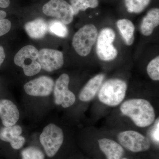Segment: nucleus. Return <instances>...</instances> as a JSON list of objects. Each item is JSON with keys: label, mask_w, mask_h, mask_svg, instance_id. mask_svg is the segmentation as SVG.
I'll return each mask as SVG.
<instances>
[{"label": "nucleus", "mask_w": 159, "mask_h": 159, "mask_svg": "<svg viewBox=\"0 0 159 159\" xmlns=\"http://www.w3.org/2000/svg\"><path fill=\"white\" fill-rule=\"evenodd\" d=\"M123 115L132 119L140 127H145L153 123L155 118L154 109L145 99H134L126 100L120 107Z\"/></svg>", "instance_id": "obj_1"}, {"label": "nucleus", "mask_w": 159, "mask_h": 159, "mask_svg": "<svg viewBox=\"0 0 159 159\" xmlns=\"http://www.w3.org/2000/svg\"><path fill=\"white\" fill-rule=\"evenodd\" d=\"M64 139L62 129L53 123H49L44 127L39 138L45 153L49 158L56 155L62 146Z\"/></svg>", "instance_id": "obj_2"}, {"label": "nucleus", "mask_w": 159, "mask_h": 159, "mask_svg": "<svg viewBox=\"0 0 159 159\" xmlns=\"http://www.w3.org/2000/svg\"><path fill=\"white\" fill-rule=\"evenodd\" d=\"M127 89L126 83L121 79H112L106 81L99 89L98 97L102 103L116 106L125 98Z\"/></svg>", "instance_id": "obj_3"}, {"label": "nucleus", "mask_w": 159, "mask_h": 159, "mask_svg": "<svg viewBox=\"0 0 159 159\" xmlns=\"http://www.w3.org/2000/svg\"><path fill=\"white\" fill-rule=\"evenodd\" d=\"M98 31L92 24L85 25L74 34L72 45L76 52L82 57L90 54L98 37Z\"/></svg>", "instance_id": "obj_4"}, {"label": "nucleus", "mask_w": 159, "mask_h": 159, "mask_svg": "<svg viewBox=\"0 0 159 159\" xmlns=\"http://www.w3.org/2000/svg\"><path fill=\"white\" fill-rule=\"evenodd\" d=\"M38 55V50L34 46H25L15 56V64L23 69L26 76L32 77L39 74L42 69L37 61Z\"/></svg>", "instance_id": "obj_5"}, {"label": "nucleus", "mask_w": 159, "mask_h": 159, "mask_svg": "<svg viewBox=\"0 0 159 159\" xmlns=\"http://www.w3.org/2000/svg\"><path fill=\"white\" fill-rule=\"evenodd\" d=\"M115 39L116 34L110 28H105L100 31L96 46V52L99 59L103 61H111L117 57L118 51L113 44Z\"/></svg>", "instance_id": "obj_6"}, {"label": "nucleus", "mask_w": 159, "mask_h": 159, "mask_svg": "<svg viewBox=\"0 0 159 159\" xmlns=\"http://www.w3.org/2000/svg\"><path fill=\"white\" fill-rule=\"evenodd\" d=\"M44 14L55 17L64 25L70 24L74 13L71 5L65 0H50L43 7Z\"/></svg>", "instance_id": "obj_7"}, {"label": "nucleus", "mask_w": 159, "mask_h": 159, "mask_svg": "<svg viewBox=\"0 0 159 159\" xmlns=\"http://www.w3.org/2000/svg\"><path fill=\"white\" fill-rule=\"evenodd\" d=\"M70 77L66 74L59 76L54 83V103L61 105L63 108H68L73 105L76 101V97L69 89Z\"/></svg>", "instance_id": "obj_8"}, {"label": "nucleus", "mask_w": 159, "mask_h": 159, "mask_svg": "<svg viewBox=\"0 0 159 159\" xmlns=\"http://www.w3.org/2000/svg\"><path fill=\"white\" fill-rule=\"evenodd\" d=\"M118 139L121 145L133 152L145 151L150 148V143L148 138L135 131L120 133Z\"/></svg>", "instance_id": "obj_9"}, {"label": "nucleus", "mask_w": 159, "mask_h": 159, "mask_svg": "<svg viewBox=\"0 0 159 159\" xmlns=\"http://www.w3.org/2000/svg\"><path fill=\"white\" fill-rule=\"evenodd\" d=\"M54 85L51 77L42 76L26 83L24 89L26 93L31 97H46L52 93Z\"/></svg>", "instance_id": "obj_10"}, {"label": "nucleus", "mask_w": 159, "mask_h": 159, "mask_svg": "<svg viewBox=\"0 0 159 159\" xmlns=\"http://www.w3.org/2000/svg\"><path fill=\"white\" fill-rule=\"evenodd\" d=\"M37 61L42 69L48 72L56 70L64 64L63 55L58 50L45 48L39 51Z\"/></svg>", "instance_id": "obj_11"}, {"label": "nucleus", "mask_w": 159, "mask_h": 159, "mask_svg": "<svg viewBox=\"0 0 159 159\" xmlns=\"http://www.w3.org/2000/svg\"><path fill=\"white\" fill-rule=\"evenodd\" d=\"M20 117L19 110L14 102L8 99H0V119L4 126L17 124Z\"/></svg>", "instance_id": "obj_12"}, {"label": "nucleus", "mask_w": 159, "mask_h": 159, "mask_svg": "<svg viewBox=\"0 0 159 159\" xmlns=\"http://www.w3.org/2000/svg\"><path fill=\"white\" fill-rule=\"evenodd\" d=\"M104 78L103 74H99L89 80L80 93V100L88 102L93 99L102 85Z\"/></svg>", "instance_id": "obj_13"}, {"label": "nucleus", "mask_w": 159, "mask_h": 159, "mask_svg": "<svg viewBox=\"0 0 159 159\" xmlns=\"http://www.w3.org/2000/svg\"><path fill=\"white\" fill-rule=\"evenodd\" d=\"M98 142L99 148L107 159H121L124 154L122 146L113 140L102 139L98 140Z\"/></svg>", "instance_id": "obj_14"}, {"label": "nucleus", "mask_w": 159, "mask_h": 159, "mask_svg": "<svg viewBox=\"0 0 159 159\" xmlns=\"http://www.w3.org/2000/svg\"><path fill=\"white\" fill-rule=\"evenodd\" d=\"M159 25V9L158 8H153L148 11L142 20L140 26L141 33L144 36H149Z\"/></svg>", "instance_id": "obj_15"}, {"label": "nucleus", "mask_w": 159, "mask_h": 159, "mask_svg": "<svg viewBox=\"0 0 159 159\" xmlns=\"http://www.w3.org/2000/svg\"><path fill=\"white\" fill-rule=\"evenodd\" d=\"M48 26L42 19H37L26 23L25 25L26 32L29 37L34 39H40L45 35Z\"/></svg>", "instance_id": "obj_16"}, {"label": "nucleus", "mask_w": 159, "mask_h": 159, "mask_svg": "<svg viewBox=\"0 0 159 159\" xmlns=\"http://www.w3.org/2000/svg\"><path fill=\"white\" fill-rule=\"evenodd\" d=\"M117 26L126 44L132 45L134 41L135 27L133 23L130 20L122 19L118 20Z\"/></svg>", "instance_id": "obj_17"}, {"label": "nucleus", "mask_w": 159, "mask_h": 159, "mask_svg": "<svg viewBox=\"0 0 159 159\" xmlns=\"http://www.w3.org/2000/svg\"><path fill=\"white\" fill-rule=\"evenodd\" d=\"M22 133V127L19 125L4 126L0 129V140L9 143L16 137L21 135Z\"/></svg>", "instance_id": "obj_18"}, {"label": "nucleus", "mask_w": 159, "mask_h": 159, "mask_svg": "<svg viewBox=\"0 0 159 159\" xmlns=\"http://www.w3.org/2000/svg\"><path fill=\"white\" fill-rule=\"evenodd\" d=\"M70 5L74 15L80 11H84L88 8H96L99 5L98 0H70Z\"/></svg>", "instance_id": "obj_19"}, {"label": "nucleus", "mask_w": 159, "mask_h": 159, "mask_svg": "<svg viewBox=\"0 0 159 159\" xmlns=\"http://www.w3.org/2000/svg\"><path fill=\"white\" fill-rule=\"evenodd\" d=\"M150 0H125V6L130 13H139L149 5Z\"/></svg>", "instance_id": "obj_20"}, {"label": "nucleus", "mask_w": 159, "mask_h": 159, "mask_svg": "<svg viewBox=\"0 0 159 159\" xmlns=\"http://www.w3.org/2000/svg\"><path fill=\"white\" fill-rule=\"evenodd\" d=\"M21 159H45V153L40 149L34 146L26 147L21 152Z\"/></svg>", "instance_id": "obj_21"}, {"label": "nucleus", "mask_w": 159, "mask_h": 159, "mask_svg": "<svg viewBox=\"0 0 159 159\" xmlns=\"http://www.w3.org/2000/svg\"><path fill=\"white\" fill-rule=\"evenodd\" d=\"M48 29L51 33L58 37L65 38L68 34V30L66 25L57 20L52 21L49 25Z\"/></svg>", "instance_id": "obj_22"}, {"label": "nucleus", "mask_w": 159, "mask_h": 159, "mask_svg": "<svg viewBox=\"0 0 159 159\" xmlns=\"http://www.w3.org/2000/svg\"><path fill=\"white\" fill-rule=\"evenodd\" d=\"M148 76L153 80H159V57L157 56L148 64L147 68Z\"/></svg>", "instance_id": "obj_23"}, {"label": "nucleus", "mask_w": 159, "mask_h": 159, "mask_svg": "<svg viewBox=\"0 0 159 159\" xmlns=\"http://www.w3.org/2000/svg\"><path fill=\"white\" fill-rule=\"evenodd\" d=\"M25 142V138L22 135H20L16 137L9 144L13 149L18 150L22 148Z\"/></svg>", "instance_id": "obj_24"}, {"label": "nucleus", "mask_w": 159, "mask_h": 159, "mask_svg": "<svg viewBox=\"0 0 159 159\" xmlns=\"http://www.w3.org/2000/svg\"><path fill=\"white\" fill-rule=\"evenodd\" d=\"M11 23L9 20H0V36L5 35L10 31L11 28Z\"/></svg>", "instance_id": "obj_25"}, {"label": "nucleus", "mask_w": 159, "mask_h": 159, "mask_svg": "<svg viewBox=\"0 0 159 159\" xmlns=\"http://www.w3.org/2000/svg\"><path fill=\"white\" fill-rule=\"evenodd\" d=\"M159 119H157L155 123L154 126L151 131V136L152 139L157 143H159Z\"/></svg>", "instance_id": "obj_26"}, {"label": "nucleus", "mask_w": 159, "mask_h": 159, "mask_svg": "<svg viewBox=\"0 0 159 159\" xmlns=\"http://www.w3.org/2000/svg\"><path fill=\"white\" fill-rule=\"evenodd\" d=\"M5 57H6V54L4 51V49L2 47L0 46V66L3 63Z\"/></svg>", "instance_id": "obj_27"}, {"label": "nucleus", "mask_w": 159, "mask_h": 159, "mask_svg": "<svg viewBox=\"0 0 159 159\" xmlns=\"http://www.w3.org/2000/svg\"><path fill=\"white\" fill-rule=\"evenodd\" d=\"M10 5L9 0H0V8H6Z\"/></svg>", "instance_id": "obj_28"}, {"label": "nucleus", "mask_w": 159, "mask_h": 159, "mask_svg": "<svg viewBox=\"0 0 159 159\" xmlns=\"http://www.w3.org/2000/svg\"><path fill=\"white\" fill-rule=\"evenodd\" d=\"M6 15H7V14H6V11L0 10V20L4 19L6 17Z\"/></svg>", "instance_id": "obj_29"}, {"label": "nucleus", "mask_w": 159, "mask_h": 159, "mask_svg": "<svg viewBox=\"0 0 159 159\" xmlns=\"http://www.w3.org/2000/svg\"><path fill=\"white\" fill-rule=\"evenodd\" d=\"M122 159H126V158H122Z\"/></svg>", "instance_id": "obj_30"}]
</instances>
